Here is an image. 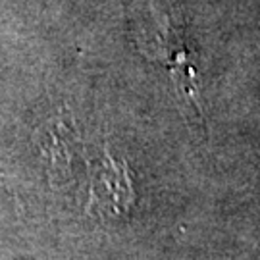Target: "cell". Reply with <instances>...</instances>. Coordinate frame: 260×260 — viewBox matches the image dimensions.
Returning a JSON list of instances; mask_svg holds the SVG:
<instances>
[{"instance_id":"1","label":"cell","mask_w":260,"mask_h":260,"mask_svg":"<svg viewBox=\"0 0 260 260\" xmlns=\"http://www.w3.org/2000/svg\"><path fill=\"white\" fill-rule=\"evenodd\" d=\"M150 10L156 16L158 31L154 37H150L149 45H145L143 50L152 60H162L166 66H170L179 91H183V94H187V99H191L201 110L199 93H197L195 85V68H193V62L187 56L183 35L179 33V29L174 27L170 14L158 12L156 2H152V0H150Z\"/></svg>"}]
</instances>
